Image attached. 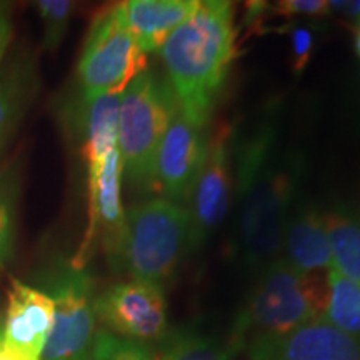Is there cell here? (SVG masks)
Segmentation results:
<instances>
[{
	"instance_id": "1",
	"label": "cell",
	"mask_w": 360,
	"mask_h": 360,
	"mask_svg": "<svg viewBox=\"0 0 360 360\" xmlns=\"http://www.w3.org/2000/svg\"><path fill=\"white\" fill-rule=\"evenodd\" d=\"M277 125L276 110L270 109L236 141L238 219L233 252L252 269L277 259L305 167L297 152L278 150Z\"/></svg>"
},
{
	"instance_id": "2",
	"label": "cell",
	"mask_w": 360,
	"mask_h": 360,
	"mask_svg": "<svg viewBox=\"0 0 360 360\" xmlns=\"http://www.w3.org/2000/svg\"><path fill=\"white\" fill-rule=\"evenodd\" d=\"M167 82L179 109L207 127L233 58L237 27L227 0H205L160 47Z\"/></svg>"
},
{
	"instance_id": "3",
	"label": "cell",
	"mask_w": 360,
	"mask_h": 360,
	"mask_svg": "<svg viewBox=\"0 0 360 360\" xmlns=\"http://www.w3.org/2000/svg\"><path fill=\"white\" fill-rule=\"evenodd\" d=\"M326 302L327 276L299 272L277 257L262 267L229 342L240 352L255 339L289 334L322 321Z\"/></svg>"
},
{
	"instance_id": "4",
	"label": "cell",
	"mask_w": 360,
	"mask_h": 360,
	"mask_svg": "<svg viewBox=\"0 0 360 360\" xmlns=\"http://www.w3.org/2000/svg\"><path fill=\"white\" fill-rule=\"evenodd\" d=\"M191 252V222L186 207L155 197L125 212L124 227L109 262L130 281L162 283L172 278Z\"/></svg>"
},
{
	"instance_id": "5",
	"label": "cell",
	"mask_w": 360,
	"mask_h": 360,
	"mask_svg": "<svg viewBox=\"0 0 360 360\" xmlns=\"http://www.w3.org/2000/svg\"><path fill=\"white\" fill-rule=\"evenodd\" d=\"M179 102L167 80L143 70L124 89L119 109L117 148L125 179L155 192V157Z\"/></svg>"
},
{
	"instance_id": "6",
	"label": "cell",
	"mask_w": 360,
	"mask_h": 360,
	"mask_svg": "<svg viewBox=\"0 0 360 360\" xmlns=\"http://www.w3.org/2000/svg\"><path fill=\"white\" fill-rule=\"evenodd\" d=\"M44 292L56 305L42 360H92L97 334L94 282L84 267L57 262L42 272Z\"/></svg>"
},
{
	"instance_id": "7",
	"label": "cell",
	"mask_w": 360,
	"mask_h": 360,
	"mask_svg": "<svg viewBox=\"0 0 360 360\" xmlns=\"http://www.w3.org/2000/svg\"><path fill=\"white\" fill-rule=\"evenodd\" d=\"M146 64V53L120 20L117 7L105 8L90 25L79 58L80 97L124 92Z\"/></svg>"
},
{
	"instance_id": "8",
	"label": "cell",
	"mask_w": 360,
	"mask_h": 360,
	"mask_svg": "<svg viewBox=\"0 0 360 360\" xmlns=\"http://www.w3.org/2000/svg\"><path fill=\"white\" fill-rule=\"evenodd\" d=\"M96 315L105 330L139 342H160L167 334V302L162 287L125 281L96 295Z\"/></svg>"
},
{
	"instance_id": "9",
	"label": "cell",
	"mask_w": 360,
	"mask_h": 360,
	"mask_svg": "<svg viewBox=\"0 0 360 360\" xmlns=\"http://www.w3.org/2000/svg\"><path fill=\"white\" fill-rule=\"evenodd\" d=\"M231 139L232 129L222 125L209 139L207 154L188 197L191 250L200 249L224 222L231 204Z\"/></svg>"
},
{
	"instance_id": "10",
	"label": "cell",
	"mask_w": 360,
	"mask_h": 360,
	"mask_svg": "<svg viewBox=\"0 0 360 360\" xmlns=\"http://www.w3.org/2000/svg\"><path fill=\"white\" fill-rule=\"evenodd\" d=\"M182 110L170 120L155 157V191L174 204H186L204 164L209 137Z\"/></svg>"
},
{
	"instance_id": "11",
	"label": "cell",
	"mask_w": 360,
	"mask_h": 360,
	"mask_svg": "<svg viewBox=\"0 0 360 360\" xmlns=\"http://www.w3.org/2000/svg\"><path fill=\"white\" fill-rule=\"evenodd\" d=\"M56 305L47 292L13 278L2 323L4 347L15 360H42Z\"/></svg>"
},
{
	"instance_id": "12",
	"label": "cell",
	"mask_w": 360,
	"mask_h": 360,
	"mask_svg": "<svg viewBox=\"0 0 360 360\" xmlns=\"http://www.w3.org/2000/svg\"><path fill=\"white\" fill-rule=\"evenodd\" d=\"M249 360H360V342L317 321L247 345Z\"/></svg>"
},
{
	"instance_id": "13",
	"label": "cell",
	"mask_w": 360,
	"mask_h": 360,
	"mask_svg": "<svg viewBox=\"0 0 360 360\" xmlns=\"http://www.w3.org/2000/svg\"><path fill=\"white\" fill-rule=\"evenodd\" d=\"M89 175V217L90 225L82 254L90 240L101 233L107 255L114 250L124 227L125 210L122 207V159L119 148L110 152L102 162L87 165Z\"/></svg>"
},
{
	"instance_id": "14",
	"label": "cell",
	"mask_w": 360,
	"mask_h": 360,
	"mask_svg": "<svg viewBox=\"0 0 360 360\" xmlns=\"http://www.w3.org/2000/svg\"><path fill=\"white\" fill-rule=\"evenodd\" d=\"M199 4L200 0H127L115 7L147 56L160 51L169 35L197 11Z\"/></svg>"
},
{
	"instance_id": "15",
	"label": "cell",
	"mask_w": 360,
	"mask_h": 360,
	"mask_svg": "<svg viewBox=\"0 0 360 360\" xmlns=\"http://www.w3.org/2000/svg\"><path fill=\"white\" fill-rule=\"evenodd\" d=\"M281 250L283 252L282 259L299 272H328L332 267V255L323 210L307 205L292 214L283 231Z\"/></svg>"
},
{
	"instance_id": "16",
	"label": "cell",
	"mask_w": 360,
	"mask_h": 360,
	"mask_svg": "<svg viewBox=\"0 0 360 360\" xmlns=\"http://www.w3.org/2000/svg\"><path fill=\"white\" fill-rule=\"evenodd\" d=\"M37 87V62L29 52L12 58L0 74V155L24 120Z\"/></svg>"
},
{
	"instance_id": "17",
	"label": "cell",
	"mask_w": 360,
	"mask_h": 360,
	"mask_svg": "<svg viewBox=\"0 0 360 360\" xmlns=\"http://www.w3.org/2000/svg\"><path fill=\"white\" fill-rule=\"evenodd\" d=\"M120 97L122 92L80 97L77 127L82 137V150L87 165L98 164L117 148Z\"/></svg>"
},
{
	"instance_id": "18",
	"label": "cell",
	"mask_w": 360,
	"mask_h": 360,
	"mask_svg": "<svg viewBox=\"0 0 360 360\" xmlns=\"http://www.w3.org/2000/svg\"><path fill=\"white\" fill-rule=\"evenodd\" d=\"M332 270L360 285V217L347 207L323 210Z\"/></svg>"
},
{
	"instance_id": "19",
	"label": "cell",
	"mask_w": 360,
	"mask_h": 360,
	"mask_svg": "<svg viewBox=\"0 0 360 360\" xmlns=\"http://www.w3.org/2000/svg\"><path fill=\"white\" fill-rule=\"evenodd\" d=\"M160 360H232L236 349L191 327L167 330L159 342Z\"/></svg>"
},
{
	"instance_id": "20",
	"label": "cell",
	"mask_w": 360,
	"mask_h": 360,
	"mask_svg": "<svg viewBox=\"0 0 360 360\" xmlns=\"http://www.w3.org/2000/svg\"><path fill=\"white\" fill-rule=\"evenodd\" d=\"M322 321L360 342V285L332 269L327 272V302Z\"/></svg>"
},
{
	"instance_id": "21",
	"label": "cell",
	"mask_w": 360,
	"mask_h": 360,
	"mask_svg": "<svg viewBox=\"0 0 360 360\" xmlns=\"http://www.w3.org/2000/svg\"><path fill=\"white\" fill-rule=\"evenodd\" d=\"M19 177L13 165L0 169V267L12 259L15 247V199Z\"/></svg>"
},
{
	"instance_id": "22",
	"label": "cell",
	"mask_w": 360,
	"mask_h": 360,
	"mask_svg": "<svg viewBox=\"0 0 360 360\" xmlns=\"http://www.w3.org/2000/svg\"><path fill=\"white\" fill-rule=\"evenodd\" d=\"M92 360H160V355L152 344L125 339L101 328L94 340Z\"/></svg>"
},
{
	"instance_id": "23",
	"label": "cell",
	"mask_w": 360,
	"mask_h": 360,
	"mask_svg": "<svg viewBox=\"0 0 360 360\" xmlns=\"http://www.w3.org/2000/svg\"><path fill=\"white\" fill-rule=\"evenodd\" d=\"M35 7L44 22V51L56 52L69 30L74 4L69 0H40Z\"/></svg>"
},
{
	"instance_id": "24",
	"label": "cell",
	"mask_w": 360,
	"mask_h": 360,
	"mask_svg": "<svg viewBox=\"0 0 360 360\" xmlns=\"http://www.w3.org/2000/svg\"><path fill=\"white\" fill-rule=\"evenodd\" d=\"M290 40V67L295 75H302L307 69L315 49V32L304 24L289 22L285 27Z\"/></svg>"
},
{
	"instance_id": "25",
	"label": "cell",
	"mask_w": 360,
	"mask_h": 360,
	"mask_svg": "<svg viewBox=\"0 0 360 360\" xmlns=\"http://www.w3.org/2000/svg\"><path fill=\"white\" fill-rule=\"evenodd\" d=\"M270 13L292 22L295 19H323L330 15V11L326 0H282L270 6Z\"/></svg>"
},
{
	"instance_id": "26",
	"label": "cell",
	"mask_w": 360,
	"mask_h": 360,
	"mask_svg": "<svg viewBox=\"0 0 360 360\" xmlns=\"http://www.w3.org/2000/svg\"><path fill=\"white\" fill-rule=\"evenodd\" d=\"M328 11L334 12L342 20L349 22L350 27L360 22V0L357 2H347V0H332L328 2Z\"/></svg>"
},
{
	"instance_id": "27",
	"label": "cell",
	"mask_w": 360,
	"mask_h": 360,
	"mask_svg": "<svg viewBox=\"0 0 360 360\" xmlns=\"http://www.w3.org/2000/svg\"><path fill=\"white\" fill-rule=\"evenodd\" d=\"M12 39V24L11 17H8V11L6 6L0 4V60L6 56V51L11 44Z\"/></svg>"
},
{
	"instance_id": "28",
	"label": "cell",
	"mask_w": 360,
	"mask_h": 360,
	"mask_svg": "<svg viewBox=\"0 0 360 360\" xmlns=\"http://www.w3.org/2000/svg\"><path fill=\"white\" fill-rule=\"evenodd\" d=\"M354 30V47H355V53L360 57V22L359 24H355L352 27Z\"/></svg>"
},
{
	"instance_id": "29",
	"label": "cell",
	"mask_w": 360,
	"mask_h": 360,
	"mask_svg": "<svg viewBox=\"0 0 360 360\" xmlns=\"http://www.w3.org/2000/svg\"><path fill=\"white\" fill-rule=\"evenodd\" d=\"M0 360H15L12 357L11 354L7 352L6 347H4V342H2V326H0Z\"/></svg>"
}]
</instances>
